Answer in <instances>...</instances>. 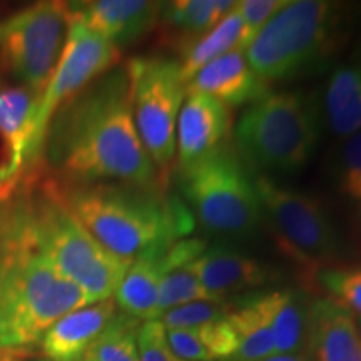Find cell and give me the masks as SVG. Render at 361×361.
Instances as JSON below:
<instances>
[{
	"label": "cell",
	"mask_w": 361,
	"mask_h": 361,
	"mask_svg": "<svg viewBox=\"0 0 361 361\" xmlns=\"http://www.w3.org/2000/svg\"><path fill=\"white\" fill-rule=\"evenodd\" d=\"M186 92L206 94L228 107H241L259 101L269 89L247 64L245 52L234 49L202 67L186 84Z\"/></svg>",
	"instance_id": "9a60e30c"
},
{
	"label": "cell",
	"mask_w": 361,
	"mask_h": 361,
	"mask_svg": "<svg viewBox=\"0 0 361 361\" xmlns=\"http://www.w3.org/2000/svg\"><path fill=\"white\" fill-rule=\"evenodd\" d=\"M139 361H184L169 346L168 331L159 319L144 322L137 333Z\"/></svg>",
	"instance_id": "4dcf8cb0"
},
{
	"label": "cell",
	"mask_w": 361,
	"mask_h": 361,
	"mask_svg": "<svg viewBox=\"0 0 361 361\" xmlns=\"http://www.w3.org/2000/svg\"><path fill=\"white\" fill-rule=\"evenodd\" d=\"M268 313L274 355L300 353L308 341V314L293 291H269L263 295Z\"/></svg>",
	"instance_id": "603a6c76"
},
{
	"label": "cell",
	"mask_w": 361,
	"mask_h": 361,
	"mask_svg": "<svg viewBox=\"0 0 361 361\" xmlns=\"http://www.w3.org/2000/svg\"><path fill=\"white\" fill-rule=\"evenodd\" d=\"M234 0H174L164 2L157 27L162 30V42L179 54L209 32L214 25L236 7Z\"/></svg>",
	"instance_id": "d6986e66"
},
{
	"label": "cell",
	"mask_w": 361,
	"mask_h": 361,
	"mask_svg": "<svg viewBox=\"0 0 361 361\" xmlns=\"http://www.w3.org/2000/svg\"><path fill=\"white\" fill-rule=\"evenodd\" d=\"M229 314L204 326L166 329L169 346L184 361L233 360L238 353L239 340Z\"/></svg>",
	"instance_id": "44dd1931"
},
{
	"label": "cell",
	"mask_w": 361,
	"mask_h": 361,
	"mask_svg": "<svg viewBox=\"0 0 361 361\" xmlns=\"http://www.w3.org/2000/svg\"><path fill=\"white\" fill-rule=\"evenodd\" d=\"M310 361H361L355 316L331 298L314 301L308 313Z\"/></svg>",
	"instance_id": "e0dca14e"
},
{
	"label": "cell",
	"mask_w": 361,
	"mask_h": 361,
	"mask_svg": "<svg viewBox=\"0 0 361 361\" xmlns=\"http://www.w3.org/2000/svg\"><path fill=\"white\" fill-rule=\"evenodd\" d=\"M341 8L324 0H293L266 24L245 51L255 74L269 80L295 79L336 51Z\"/></svg>",
	"instance_id": "5b68a950"
},
{
	"label": "cell",
	"mask_w": 361,
	"mask_h": 361,
	"mask_svg": "<svg viewBox=\"0 0 361 361\" xmlns=\"http://www.w3.org/2000/svg\"><path fill=\"white\" fill-rule=\"evenodd\" d=\"M17 228L35 250L92 303L112 300L130 263L107 251L71 213L57 183H49L42 196L22 214Z\"/></svg>",
	"instance_id": "277c9868"
},
{
	"label": "cell",
	"mask_w": 361,
	"mask_h": 361,
	"mask_svg": "<svg viewBox=\"0 0 361 361\" xmlns=\"http://www.w3.org/2000/svg\"><path fill=\"white\" fill-rule=\"evenodd\" d=\"M47 137L52 161L75 183L121 180L154 189L161 179L135 129L126 67L112 69L66 104Z\"/></svg>",
	"instance_id": "6da1fadb"
},
{
	"label": "cell",
	"mask_w": 361,
	"mask_h": 361,
	"mask_svg": "<svg viewBox=\"0 0 361 361\" xmlns=\"http://www.w3.org/2000/svg\"><path fill=\"white\" fill-rule=\"evenodd\" d=\"M324 114L331 133L346 139L361 130V67L343 66L329 75Z\"/></svg>",
	"instance_id": "7402d4cb"
},
{
	"label": "cell",
	"mask_w": 361,
	"mask_h": 361,
	"mask_svg": "<svg viewBox=\"0 0 361 361\" xmlns=\"http://www.w3.org/2000/svg\"><path fill=\"white\" fill-rule=\"evenodd\" d=\"M166 269H168L166 255L133 261L114 293L116 306H119L124 314L137 322L157 319L159 286Z\"/></svg>",
	"instance_id": "ffe728a7"
},
{
	"label": "cell",
	"mask_w": 361,
	"mask_h": 361,
	"mask_svg": "<svg viewBox=\"0 0 361 361\" xmlns=\"http://www.w3.org/2000/svg\"><path fill=\"white\" fill-rule=\"evenodd\" d=\"M135 129L159 178L176 164V128L186 84L178 61L135 57L126 66Z\"/></svg>",
	"instance_id": "ba28073f"
},
{
	"label": "cell",
	"mask_w": 361,
	"mask_h": 361,
	"mask_svg": "<svg viewBox=\"0 0 361 361\" xmlns=\"http://www.w3.org/2000/svg\"><path fill=\"white\" fill-rule=\"evenodd\" d=\"M72 24L67 2H37L0 24V61L24 87L40 94L54 75Z\"/></svg>",
	"instance_id": "9c48e42d"
},
{
	"label": "cell",
	"mask_w": 361,
	"mask_h": 361,
	"mask_svg": "<svg viewBox=\"0 0 361 361\" xmlns=\"http://www.w3.org/2000/svg\"><path fill=\"white\" fill-rule=\"evenodd\" d=\"M119 61V49L101 35L92 32L79 20L72 19L64 51L54 75L40 94L34 116V133L30 139L27 162L42 154L52 119L66 104L87 89L94 79L109 72Z\"/></svg>",
	"instance_id": "8fae6325"
},
{
	"label": "cell",
	"mask_w": 361,
	"mask_h": 361,
	"mask_svg": "<svg viewBox=\"0 0 361 361\" xmlns=\"http://www.w3.org/2000/svg\"><path fill=\"white\" fill-rule=\"evenodd\" d=\"M116 314L114 300H104L62 316L40 340L45 358L47 361H82Z\"/></svg>",
	"instance_id": "2e32d148"
},
{
	"label": "cell",
	"mask_w": 361,
	"mask_h": 361,
	"mask_svg": "<svg viewBox=\"0 0 361 361\" xmlns=\"http://www.w3.org/2000/svg\"><path fill=\"white\" fill-rule=\"evenodd\" d=\"M355 322H356V328H358V333H360V336H361V316H355Z\"/></svg>",
	"instance_id": "d6a6232c"
},
{
	"label": "cell",
	"mask_w": 361,
	"mask_h": 361,
	"mask_svg": "<svg viewBox=\"0 0 361 361\" xmlns=\"http://www.w3.org/2000/svg\"><path fill=\"white\" fill-rule=\"evenodd\" d=\"M229 130L228 106L206 94L186 92L176 128V154L180 169L223 147Z\"/></svg>",
	"instance_id": "7c38bea8"
},
{
	"label": "cell",
	"mask_w": 361,
	"mask_h": 361,
	"mask_svg": "<svg viewBox=\"0 0 361 361\" xmlns=\"http://www.w3.org/2000/svg\"><path fill=\"white\" fill-rule=\"evenodd\" d=\"M261 361H310V356L300 351V353H293V355H273L269 358L261 360Z\"/></svg>",
	"instance_id": "1f68e13d"
},
{
	"label": "cell",
	"mask_w": 361,
	"mask_h": 361,
	"mask_svg": "<svg viewBox=\"0 0 361 361\" xmlns=\"http://www.w3.org/2000/svg\"><path fill=\"white\" fill-rule=\"evenodd\" d=\"M234 144L256 169L296 173L313 156L318 123L301 94L268 92L238 121Z\"/></svg>",
	"instance_id": "8992f818"
},
{
	"label": "cell",
	"mask_w": 361,
	"mask_h": 361,
	"mask_svg": "<svg viewBox=\"0 0 361 361\" xmlns=\"http://www.w3.org/2000/svg\"><path fill=\"white\" fill-rule=\"evenodd\" d=\"M252 180L261 213L269 221L284 255L308 268H319L335 258L340 251V238L318 197L281 186L266 174Z\"/></svg>",
	"instance_id": "30bf717a"
},
{
	"label": "cell",
	"mask_w": 361,
	"mask_h": 361,
	"mask_svg": "<svg viewBox=\"0 0 361 361\" xmlns=\"http://www.w3.org/2000/svg\"><path fill=\"white\" fill-rule=\"evenodd\" d=\"M92 305L16 224L0 247V351L29 348L72 311Z\"/></svg>",
	"instance_id": "3957f363"
},
{
	"label": "cell",
	"mask_w": 361,
	"mask_h": 361,
	"mask_svg": "<svg viewBox=\"0 0 361 361\" xmlns=\"http://www.w3.org/2000/svg\"><path fill=\"white\" fill-rule=\"evenodd\" d=\"M229 319L239 340L234 361H261L274 355L263 295H252L239 306H233Z\"/></svg>",
	"instance_id": "d4e9b609"
},
{
	"label": "cell",
	"mask_w": 361,
	"mask_h": 361,
	"mask_svg": "<svg viewBox=\"0 0 361 361\" xmlns=\"http://www.w3.org/2000/svg\"><path fill=\"white\" fill-rule=\"evenodd\" d=\"M188 264L216 300L263 286L271 278V271L258 259L224 246L207 247Z\"/></svg>",
	"instance_id": "ac0fdd59"
},
{
	"label": "cell",
	"mask_w": 361,
	"mask_h": 361,
	"mask_svg": "<svg viewBox=\"0 0 361 361\" xmlns=\"http://www.w3.org/2000/svg\"><path fill=\"white\" fill-rule=\"evenodd\" d=\"M343 141L336 159V183L343 196L361 211V130Z\"/></svg>",
	"instance_id": "4316f807"
},
{
	"label": "cell",
	"mask_w": 361,
	"mask_h": 361,
	"mask_svg": "<svg viewBox=\"0 0 361 361\" xmlns=\"http://www.w3.org/2000/svg\"><path fill=\"white\" fill-rule=\"evenodd\" d=\"M233 311V305L226 300L221 301H194V303L178 306L162 314L159 322L166 329H188L204 326L219 322Z\"/></svg>",
	"instance_id": "83f0119b"
},
{
	"label": "cell",
	"mask_w": 361,
	"mask_h": 361,
	"mask_svg": "<svg viewBox=\"0 0 361 361\" xmlns=\"http://www.w3.org/2000/svg\"><path fill=\"white\" fill-rule=\"evenodd\" d=\"M238 6L239 2L218 25H214L209 32L179 54L180 59L178 64L184 84H188L209 62L239 47L243 35V19Z\"/></svg>",
	"instance_id": "cb8c5ba5"
},
{
	"label": "cell",
	"mask_w": 361,
	"mask_h": 361,
	"mask_svg": "<svg viewBox=\"0 0 361 361\" xmlns=\"http://www.w3.org/2000/svg\"><path fill=\"white\" fill-rule=\"evenodd\" d=\"M39 96L27 87L0 90V137L6 157L0 164V197L16 188L34 133Z\"/></svg>",
	"instance_id": "5bb4252c"
},
{
	"label": "cell",
	"mask_w": 361,
	"mask_h": 361,
	"mask_svg": "<svg viewBox=\"0 0 361 361\" xmlns=\"http://www.w3.org/2000/svg\"><path fill=\"white\" fill-rule=\"evenodd\" d=\"M139 326L141 322L117 313L109 326L92 343L82 361H139Z\"/></svg>",
	"instance_id": "484cf974"
},
{
	"label": "cell",
	"mask_w": 361,
	"mask_h": 361,
	"mask_svg": "<svg viewBox=\"0 0 361 361\" xmlns=\"http://www.w3.org/2000/svg\"><path fill=\"white\" fill-rule=\"evenodd\" d=\"M0 361H16L12 358V355H0Z\"/></svg>",
	"instance_id": "836d02e7"
},
{
	"label": "cell",
	"mask_w": 361,
	"mask_h": 361,
	"mask_svg": "<svg viewBox=\"0 0 361 361\" xmlns=\"http://www.w3.org/2000/svg\"><path fill=\"white\" fill-rule=\"evenodd\" d=\"M59 191L79 223L107 251L129 263L166 255L192 229L186 207L162 200L154 189L78 183L59 186Z\"/></svg>",
	"instance_id": "7a4b0ae2"
},
{
	"label": "cell",
	"mask_w": 361,
	"mask_h": 361,
	"mask_svg": "<svg viewBox=\"0 0 361 361\" xmlns=\"http://www.w3.org/2000/svg\"><path fill=\"white\" fill-rule=\"evenodd\" d=\"M162 4L149 0H94L71 2L69 7L72 19L119 49L156 29Z\"/></svg>",
	"instance_id": "4fadbf2b"
},
{
	"label": "cell",
	"mask_w": 361,
	"mask_h": 361,
	"mask_svg": "<svg viewBox=\"0 0 361 361\" xmlns=\"http://www.w3.org/2000/svg\"><path fill=\"white\" fill-rule=\"evenodd\" d=\"M319 281L331 300L351 314L361 316V268L319 269Z\"/></svg>",
	"instance_id": "f1b7e54d"
},
{
	"label": "cell",
	"mask_w": 361,
	"mask_h": 361,
	"mask_svg": "<svg viewBox=\"0 0 361 361\" xmlns=\"http://www.w3.org/2000/svg\"><path fill=\"white\" fill-rule=\"evenodd\" d=\"M183 192L207 231L246 236L263 219L255 180L231 146L224 144L183 168Z\"/></svg>",
	"instance_id": "52a82bcc"
},
{
	"label": "cell",
	"mask_w": 361,
	"mask_h": 361,
	"mask_svg": "<svg viewBox=\"0 0 361 361\" xmlns=\"http://www.w3.org/2000/svg\"><path fill=\"white\" fill-rule=\"evenodd\" d=\"M290 0H243L239 2V12L243 19V35L239 51L245 52L259 30L273 19Z\"/></svg>",
	"instance_id": "f546056e"
}]
</instances>
